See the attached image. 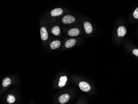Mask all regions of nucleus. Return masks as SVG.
<instances>
[{
	"label": "nucleus",
	"mask_w": 138,
	"mask_h": 104,
	"mask_svg": "<svg viewBox=\"0 0 138 104\" xmlns=\"http://www.w3.org/2000/svg\"><path fill=\"white\" fill-rule=\"evenodd\" d=\"M79 87L81 90L84 92L89 91L91 90L90 85L85 82L82 81L79 83Z\"/></svg>",
	"instance_id": "1"
},
{
	"label": "nucleus",
	"mask_w": 138,
	"mask_h": 104,
	"mask_svg": "<svg viewBox=\"0 0 138 104\" xmlns=\"http://www.w3.org/2000/svg\"><path fill=\"white\" fill-rule=\"evenodd\" d=\"M75 20V18L71 15H65L63 18L62 21L63 23L65 24H69V23H72L74 22Z\"/></svg>",
	"instance_id": "2"
},
{
	"label": "nucleus",
	"mask_w": 138,
	"mask_h": 104,
	"mask_svg": "<svg viewBox=\"0 0 138 104\" xmlns=\"http://www.w3.org/2000/svg\"><path fill=\"white\" fill-rule=\"evenodd\" d=\"M70 97L68 94H65L61 95L59 98V101L61 104H65L69 101Z\"/></svg>",
	"instance_id": "3"
},
{
	"label": "nucleus",
	"mask_w": 138,
	"mask_h": 104,
	"mask_svg": "<svg viewBox=\"0 0 138 104\" xmlns=\"http://www.w3.org/2000/svg\"><path fill=\"white\" fill-rule=\"evenodd\" d=\"M41 38L43 41L46 40L48 38V34L45 27H42L40 30Z\"/></svg>",
	"instance_id": "4"
},
{
	"label": "nucleus",
	"mask_w": 138,
	"mask_h": 104,
	"mask_svg": "<svg viewBox=\"0 0 138 104\" xmlns=\"http://www.w3.org/2000/svg\"><path fill=\"white\" fill-rule=\"evenodd\" d=\"M63 13V10L60 8H55L52 10L51 12V15L53 16H59L61 15Z\"/></svg>",
	"instance_id": "5"
},
{
	"label": "nucleus",
	"mask_w": 138,
	"mask_h": 104,
	"mask_svg": "<svg viewBox=\"0 0 138 104\" xmlns=\"http://www.w3.org/2000/svg\"><path fill=\"white\" fill-rule=\"evenodd\" d=\"M79 30L77 28H72L68 32V34L69 36H77L79 35Z\"/></svg>",
	"instance_id": "6"
},
{
	"label": "nucleus",
	"mask_w": 138,
	"mask_h": 104,
	"mask_svg": "<svg viewBox=\"0 0 138 104\" xmlns=\"http://www.w3.org/2000/svg\"><path fill=\"white\" fill-rule=\"evenodd\" d=\"M127 32L125 28L123 26H120L117 30V34L119 37H123Z\"/></svg>",
	"instance_id": "7"
},
{
	"label": "nucleus",
	"mask_w": 138,
	"mask_h": 104,
	"mask_svg": "<svg viewBox=\"0 0 138 104\" xmlns=\"http://www.w3.org/2000/svg\"><path fill=\"white\" fill-rule=\"evenodd\" d=\"M76 41L74 39H71L67 41L65 43V46L66 48H69L71 47H73L75 44Z\"/></svg>",
	"instance_id": "8"
},
{
	"label": "nucleus",
	"mask_w": 138,
	"mask_h": 104,
	"mask_svg": "<svg viewBox=\"0 0 138 104\" xmlns=\"http://www.w3.org/2000/svg\"><path fill=\"white\" fill-rule=\"evenodd\" d=\"M84 27L86 32L87 33H91L92 31V27L91 24L88 22H86L84 23Z\"/></svg>",
	"instance_id": "9"
},
{
	"label": "nucleus",
	"mask_w": 138,
	"mask_h": 104,
	"mask_svg": "<svg viewBox=\"0 0 138 104\" xmlns=\"http://www.w3.org/2000/svg\"><path fill=\"white\" fill-rule=\"evenodd\" d=\"M67 81V77L66 76H62L60 78L58 85L60 88L64 87L66 85Z\"/></svg>",
	"instance_id": "10"
},
{
	"label": "nucleus",
	"mask_w": 138,
	"mask_h": 104,
	"mask_svg": "<svg viewBox=\"0 0 138 104\" xmlns=\"http://www.w3.org/2000/svg\"><path fill=\"white\" fill-rule=\"evenodd\" d=\"M60 45V41H53L50 44V47L52 49H55L58 48Z\"/></svg>",
	"instance_id": "11"
},
{
	"label": "nucleus",
	"mask_w": 138,
	"mask_h": 104,
	"mask_svg": "<svg viewBox=\"0 0 138 104\" xmlns=\"http://www.w3.org/2000/svg\"><path fill=\"white\" fill-rule=\"evenodd\" d=\"M11 82V81L10 80V79L8 77H6L3 79V80L2 85L4 87H6L9 85H10Z\"/></svg>",
	"instance_id": "12"
},
{
	"label": "nucleus",
	"mask_w": 138,
	"mask_h": 104,
	"mask_svg": "<svg viewBox=\"0 0 138 104\" xmlns=\"http://www.w3.org/2000/svg\"><path fill=\"white\" fill-rule=\"evenodd\" d=\"M52 32L53 33V34L55 36H57L60 34V29L59 27L58 26H55V27H53L52 29Z\"/></svg>",
	"instance_id": "13"
},
{
	"label": "nucleus",
	"mask_w": 138,
	"mask_h": 104,
	"mask_svg": "<svg viewBox=\"0 0 138 104\" xmlns=\"http://www.w3.org/2000/svg\"><path fill=\"white\" fill-rule=\"evenodd\" d=\"M15 98L14 96L12 95H9L7 98V102L9 104H12L15 102Z\"/></svg>",
	"instance_id": "14"
},
{
	"label": "nucleus",
	"mask_w": 138,
	"mask_h": 104,
	"mask_svg": "<svg viewBox=\"0 0 138 104\" xmlns=\"http://www.w3.org/2000/svg\"><path fill=\"white\" fill-rule=\"evenodd\" d=\"M133 15L135 18L138 19V8L136 9L133 13Z\"/></svg>",
	"instance_id": "15"
},
{
	"label": "nucleus",
	"mask_w": 138,
	"mask_h": 104,
	"mask_svg": "<svg viewBox=\"0 0 138 104\" xmlns=\"http://www.w3.org/2000/svg\"><path fill=\"white\" fill-rule=\"evenodd\" d=\"M133 53L134 55H137L138 57V49H134L133 50Z\"/></svg>",
	"instance_id": "16"
}]
</instances>
